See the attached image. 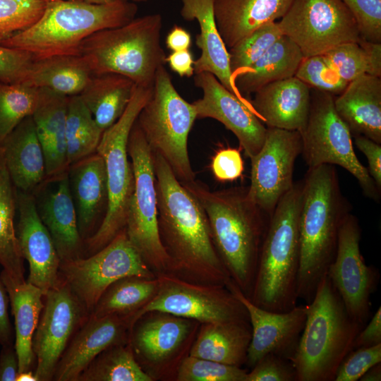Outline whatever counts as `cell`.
Listing matches in <instances>:
<instances>
[{
	"mask_svg": "<svg viewBox=\"0 0 381 381\" xmlns=\"http://www.w3.org/2000/svg\"><path fill=\"white\" fill-rule=\"evenodd\" d=\"M361 381H380L381 363H379L368 369L360 378Z\"/></svg>",
	"mask_w": 381,
	"mask_h": 381,
	"instance_id": "obj_58",
	"label": "cell"
},
{
	"mask_svg": "<svg viewBox=\"0 0 381 381\" xmlns=\"http://www.w3.org/2000/svg\"><path fill=\"white\" fill-rule=\"evenodd\" d=\"M181 183L200 202L220 260L249 298L270 219L267 221V214L248 198L247 189L210 191L195 181Z\"/></svg>",
	"mask_w": 381,
	"mask_h": 381,
	"instance_id": "obj_3",
	"label": "cell"
},
{
	"mask_svg": "<svg viewBox=\"0 0 381 381\" xmlns=\"http://www.w3.org/2000/svg\"><path fill=\"white\" fill-rule=\"evenodd\" d=\"M181 16L186 20H196L200 33L196 35L195 44L200 50V56L194 61V74L208 72L230 92L242 99L243 97L234 83L229 66V56L217 27L214 0H181Z\"/></svg>",
	"mask_w": 381,
	"mask_h": 381,
	"instance_id": "obj_25",
	"label": "cell"
},
{
	"mask_svg": "<svg viewBox=\"0 0 381 381\" xmlns=\"http://www.w3.org/2000/svg\"><path fill=\"white\" fill-rule=\"evenodd\" d=\"M0 278L6 286L14 317V345L18 357V373L30 370L35 361L32 341L44 307V293L26 280H13L4 270Z\"/></svg>",
	"mask_w": 381,
	"mask_h": 381,
	"instance_id": "obj_30",
	"label": "cell"
},
{
	"mask_svg": "<svg viewBox=\"0 0 381 381\" xmlns=\"http://www.w3.org/2000/svg\"><path fill=\"white\" fill-rule=\"evenodd\" d=\"M366 325V324H365ZM381 344V308H377L373 318L357 334L353 349L369 347Z\"/></svg>",
	"mask_w": 381,
	"mask_h": 381,
	"instance_id": "obj_52",
	"label": "cell"
},
{
	"mask_svg": "<svg viewBox=\"0 0 381 381\" xmlns=\"http://www.w3.org/2000/svg\"><path fill=\"white\" fill-rule=\"evenodd\" d=\"M334 97L315 89L311 91L308 118L300 133L303 159L308 168L322 164L342 167L357 179L366 197L379 200L380 191L355 153L352 135L335 110Z\"/></svg>",
	"mask_w": 381,
	"mask_h": 381,
	"instance_id": "obj_11",
	"label": "cell"
},
{
	"mask_svg": "<svg viewBox=\"0 0 381 381\" xmlns=\"http://www.w3.org/2000/svg\"><path fill=\"white\" fill-rule=\"evenodd\" d=\"M152 153L159 231L171 270L210 284L226 285L231 279L215 249L203 207L164 159Z\"/></svg>",
	"mask_w": 381,
	"mask_h": 381,
	"instance_id": "obj_1",
	"label": "cell"
},
{
	"mask_svg": "<svg viewBox=\"0 0 381 381\" xmlns=\"http://www.w3.org/2000/svg\"><path fill=\"white\" fill-rule=\"evenodd\" d=\"M277 23L304 57L361 40L356 20L341 0H293Z\"/></svg>",
	"mask_w": 381,
	"mask_h": 381,
	"instance_id": "obj_14",
	"label": "cell"
},
{
	"mask_svg": "<svg viewBox=\"0 0 381 381\" xmlns=\"http://www.w3.org/2000/svg\"><path fill=\"white\" fill-rule=\"evenodd\" d=\"M16 193L18 214L16 232L21 255L28 263L26 281L44 294L62 282L61 260L51 235L39 216L34 195L17 189Z\"/></svg>",
	"mask_w": 381,
	"mask_h": 381,
	"instance_id": "obj_20",
	"label": "cell"
},
{
	"mask_svg": "<svg viewBox=\"0 0 381 381\" xmlns=\"http://www.w3.org/2000/svg\"><path fill=\"white\" fill-rule=\"evenodd\" d=\"M195 85L203 95L193 102L197 118H212L222 123L237 138L249 158L255 155L265 139L267 127L254 112L248 99L226 89L212 73L194 74Z\"/></svg>",
	"mask_w": 381,
	"mask_h": 381,
	"instance_id": "obj_18",
	"label": "cell"
},
{
	"mask_svg": "<svg viewBox=\"0 0 381 381\" xmlns=\"http://www.w3.org/2000/svg\"><path fill=\"white\" fill-rule=\"evenodd\" d=\"M282 35L277 21L270 22L228 49L233 78L250 68Z\"/></svg>",
	"mask_w": 381,
	"mask_h": 381,
	"instance_id": "obj_41",
	"label": "cell"
},
{
	"mask_svg": "<svg viewBox=\"0 0 381 381\" xmlns=\"http://www.w3.org/2000/svg\"><path fill=\"white\" fill-rule=\"evenodd\" d=\"M19 371L14 344L2 346L0 351V381H16Z\"/></svg>",
	"mask_w": 381,
	"mask_h": 381,
	"instance_id": "obj_54",
	"label": "cell"
},
{
	"mask_svg": "<svg viewBox=\"0 0 381 381\" xmlns=\"http://www.w3.org/2000/svg\"><path fill=\"white\" fill-rule=\"evenodd\" d=\"M93 75L80 55H56L35 59L23 84L71 97L80 95Z\"/></svg>",
	"mask_w": 381,
	"mask_h": 381,
	"instance_id": "obj_33",
	"label": "cell"
},
{
	"mask_svg": "<svg viewBox=\"0 0 381 381\" xmlns=\"http://www.w3.org/2000/svg\"><path fill=\"white\" fill-rule=\"evenodd\" d=\"M249 320L205 323L190 356L241 367L251 339Z\"/></svg>",
	"mask_w": 381,
	"mask_h": 381,
	"instance_id": "obj_31",
	"label": "cell"
},
{
	"mask_svg": "<svg viewBox=\"0 0 381 381\" xmlns=\"http://www.w3.org/2000/svg\"><path fill=\"white\" fill-rule=\"evenodd\" d=\"M123 1H132V2H138V1H145L147 0H123Z\"/></svg>",
	"mask_w": 381,
	"mask_h": 381,
	"instance_id": "obj_61",
	"label": "cell"
},
{
	"mask_svg": "<svg viewBox=\"0 0 381 381\" xmlns=\"http://www.w3.org/2000/svg\"><path fill=\"white\" fill-rule=\"evenodd\" d=\"M153 297L130 318L131 329L150 312L191 318L203 323L248 320L243 305L222 285L195 284L162 274Z\"/></svg>",
	"mask_w": 381,
	"mask_h": 381,
	"instance_id": "obj_13",
	"label": "cell"
},
{
	"mask_svg": "<svg viewBox=\"0 0 381 381\" xmlns=\"http://www.w3.org/2000/svg\"><path fill=\"white\" fill-rule=\"evenodd\" d=\"M137 5L123 0L104 4L82 0H46L42 16L31 26L0 42L27 52L35 59L78 55L82 42L104 29L122 26L135 18Z\"/></svg>",
	"mask_w": 381,
	"mask_h": 381,
	"instance_id": "obj_4",
	"label": "cell"
},
{
	"mask_svg": "<svg viewBox=\"0 0 381 381\" xmlns=\"http://www.w3.org/2000/svg\"><path fill=\"white\" fill-rule=\"evenodd\" d=\"M91 4H104L114 2L116 0H82Z\"/></svg>",
	"mask_w": 381,
	"mask_h": 381,
	"instance_id": "obj_60",
	"label": "cell"
},
{
	"mask_svg": "<svg viewBox=\"0 0 381 381\" xmlns=\"http://www.w3.org/2000/svg\"><path fill=\"white\" fill-rule=\"evenodd\" d=\"M198 119L193 104L177 92L164 65L156 73L152 93L136 122L154 152L159 154L181 182L194 181L188 138Z\"/></svg>",
	"mask_w": 381,
	"mask_h": 381,
	"instance_id": "obj_9",
	"label": "cell"
},
{
	"mask_svg": "<svg viewBox=\"0 0 381 381\" xmlns=\"http://www.w3.org/2000/svg\"><path fill=\"white\" fill-rule=\"evenodd\" d=\"M245 381H296V373L290 360L270 353L247 373Z\"/></svg>",
	"mask_w": 381,
	"mask_h": 381,
	"instance_id": "obj_48",
	"label": "cell"
},
{
	"mask_svg": "<svg viewBox=\"0 0 381 381\" xmlns=\"http://www.w3.org/2000/svg\"><path fill=\"white\" fill-rule=\"evenodd\" d=\"M152 87L135 85L132 97L121 117L102 133L97 152L105 165L108 200L104 217L96 231L85 240V257L108 244L125 228L134 175L128 160V143L141 109L150 98Z\"/></svg>",
	"mask_w": 381,
	"mask_h": 381,
	"instance_id": "obj_8",
	"label": "cell"
},
{
	"mask_svg": "<svg viewBox=\"0 0 381 381\" xmlns=\"http://www.w3.org/2000/svg\"><path fill=\"white\" fill-rule=\"evenodd\" d=\"M9 298L0 278V345L14 344V334L8 314Z\"/></svg>",
	"mask_w": 381,
	"mask_h": 381,
	"instance_id": "obj_53",
	"label": "cell"
},
{
	"mask_svg": "<svg viewBox=\"0 0 381 381\" xmlns=\"http://www.w3.org/2000/svg\"><path fill=\"white\" fill-rule=\"evenodd\" d=\"M301 152L299 131L267 127L262 146L250 158V185L247 195L269 217L293 187L294 165Z\"/></svg>",
	"mask_w": 381,
	"mask_h": 381,
	"instance_id": "obj_17",
	"label": "cell"
},
{
	"mask_svg": "<svg viewBox=\"0 0 381 381\" xmlns=\"http://www.w3.org/2000/svg\"><path fill=\"white\" fill-rule=\"evenodd\" d=\"M0 155L16 189L32 194L45 181L44 156L32 116L23 119L4 139Z\"/></svg>",
	"mask_w": 381,
	"mask_h": 381,
	"instance_id": "obj_26",
	"label": "cell"
},
{
	"mask_svg": "<svg viewBox=\"0 0 381 381\" xmlns=\"http://www.w3.org/2000/svg\"><path fill=\"white\" fill-rule=\"evenodd\" d=\"M102 133L80 96L69 97L66 123L68 166L96 152Z\"/></svg>",
	"mask_w": 381,
	"mask_h": 381,
	"instance_id": "obj_38",
	"label": "cell"
},
{
	"mask_svg": "<svg viewBox=\"0 0 381 381\" xmlns=\"http://www.w3.org/2000/svg\"><path fill=\"white\" fill-rule=\"evenodd\" d=\"M194 61L189 49L171 52L165 58L170 68L181 77H191L194 75Z\"/></svg>",
	"mask_w": 381,
	"mask_h": 381,
	"instance_id": "obj_55",
	"label": "cell"
},
{
	"mask_svg": "<svg viewBox=\"0 0 381 381\" xmlns=\"http://www.w3.org/2000/svg\"><path fill=\"white\" fill-rule=\"evenodd\" d=\"M16 193L0 155V265L16 282L25 281L24 259L16 232Z\"/></svg>",
	"mask_w": 381,
	"mask_h": 381,
	"instance_id": "obj_36",
	"label": "cell"
},
{
	"mask_svg": "<svg viewBox=\"0 0 381 381\" xmlns=\"http://www.w3.org/2000/svg\"><path fill=\"white\" fill-rule=\"evenodd\" d=\"M46 0H0V42L34 24Z\"/></svg>",
	"mask_w": 381,
	"mask_h": 381,
	"instance_id": "obj_43",
	"label": "cell"
},
{
	"mask_svg": "<svg viewBox=\"0 0 381 381\" xmlns=\"http://www.w3.org/2000/svg\"><path fill=\"white\" fill-rule=\"evenodd\" d=\"M229 290L245 307L251 327L247 365L252 368L265 356L273 353L291 361L306 319V306H296L286 312L263 309L252 302L231 279Z\"/></svg>",
	"mask_w": 381,
	"mask_h": 381,
	"instance_id": "obj_19",
	"label": "cell"
},
{
	"mask_svg": "<svg viewBox=\"0 0 381 381\" xmlns=\"http://www.w3.org/2000/svg\"><path fill=\"white\" fill-rule=\"evenodd\" d=\"M334 107L351 135L381 144V77L362 75L334 97Z\"/></svg>",
	"mask_w": 381,
	"mask_h": 381,
	"instance_id": "obj_27",
	"label": "cell"
},
{
	"mask_svg": "<svg viewBox=\"0 0 381 381\" xmlns=\"http://www.w3.org/2000/svg\"><path fill=\"white\" fill-rule=\"evenodd\" d=\"M303 58L300 48L282 35L250 68L234 76V85L245 97L268 83L295 76Z\"/></svg>",
	"mask_w": 381,
	"mask_h": 381,
	"instance_id": "obj_32",
	"label": "cell"
},
{
	"mask_svg": "<svg viewBox=\"0 0 381 381\" xmlns=\"http://www.w3.org/2000/svg\"><path fill=\"white\" fill-rule=\"evenodd\" d=\"M306 306L305 325L291 359L296 381H334L363 327L350 317L327 273Z\"/></svg>",
	"mask_w": 381,
	"mask_h": 381,
	"instance_id": "obj_6",
	"label": "cell"
},
{
	"mask_svg": "<svg viewBox=\"0 0 381 381\" xmlns=\"http://www.w3.org/2000/svg\"><path fill=\"white\" fill-rule=\"evenodd\" d=\"M37 102L38 88L0 80V145L23 119L32 115Z\"/></svg>",
	"mask_w": 381,
	"mask_h": 381,
	"instance_id": "obj_40",
	"label": "cell"
},
{
	"mask_svg": "<svg viewBox=\"0 0 381 381\" xmlns=\"http://www.w3.org/2000/svg\"><path fill=\"white\" fill-rule=\"evenodd\" d=\"M16 381H37L35 373L30 370L18 373Z\"/></svg>",
	"mask_w": 381,
	"mask_h": 381,
	"instance_id": "obj_59",
	"label": "cell"
},
{
	"mask_svg": "<svg viewBox=\"0 0 381 381\" xmlns=\"http://www.w3.org/2000/svg\"><path fill=\"white\" fill-rule=\"evenodd\" d=\"M135 85L128 78L116 73L94 75L79 95L104 131L123 114Z\"/></svg>",
	"mask_w": 381,
	"mask_h": 381,
	"instance_id": "obj_34",
	"label": "cell"
},
{
	"mask_svg": "<svg viewBox=\"0 0 381 381\" xmlns=\"http://www.w3.org/2000/svg\"><path fill=\"white\" fill-rule=\"evenodd\" d=\"M381 363V344L351 350L341 363L334 381H357L373 365Z\"/></svg>",
	"mask_w": 381,
	"mask_h": 381,
	"instance_id": "obj_47",
	"label": "cell"
},
{
	"mask_svg": "<svg viewBox=\"0 0 381 381\" xmlns=\"http://www.w3.org/2000/svg\"><path fill=\"white\" fill-rule=\"evenodd\" d=\"M131 329L128 316L89 315L59 361L53 380L78 381L99 353L114 345L128 343V332Z\"/></svg>",
	"mask_w": 381,
	"mask_h": 381,
	"instance_id": "obj_21",
	"label": "cell"
},
{
	"mask_svg": "<svg viewBox=\"0 0 381 381\" xmlns=\"http://www.w3.org/2000/svg\"><path fill=\"white\" fill-rule=\"evenodd\" d=\"M68 97L48 88H38V102L32 115L42 146L46 179L68 170L66 123Z\"/></svg>",
	"mask_w": 381,
	"mask_h": 381,
	"instance_id": "obj_28",
	"label": "cell"
},
{
	"mask_svg": "<svg viewBox=\"0 0 381 381\" xmlns=\"http://www.w3.org/2000/svg\"><path fill=\"white\" fill-rule=\"evenodd\" d=\"M302 197L303 181L294 183L270 217L249 297L253 303L267 310H290L298 299Z\"/></svg>",
	"mask_w": 381,
	"mask_h": 381,
	"instance_id": "obj_5",
	"label": "cell"
},
{
	"mask_svg": "<svg viewBox=\"0 0 381 381\" xmlns=\"http://www.w3.org/2000/svg\"><path fill=\"white\" fill-rule=\"evenodd\" d=\"M247 370L238 366L190 356L179 365V381H245Z\"/></svg>",
	"mask_w": 381,
	"mask_h": 381,
	"instance_id": "obj_42",
	"label": "cell"
},
{
	"mask_svg": "<svg viewBox=\"0 0 381 381\" xmlns=\"http://www.w3.org/2000/svg\"><path fill=\"white\" fill-rule=\"evenodd\" d=\"M249 102L268 128L303 130L310 111L311 88L296 76L268 83Z\"/></svg>",
	"mask_w": 381,
	"mask_h": 381,
	"instance_id": "obj_23",
	"label": "cell"
},
{
	"mask_svg": "<svg viewBox=\"0 0 381 381\" xmlns=\"http://www.w3.org/2000/svg\"><path fill=\"white\" fill-rule=\"evenodd\" d=\"M323 56L347 83L369 73L367 53L359 41L341 44L324 54Z\"/></svg>",
	"mask_w": 381,
	"mask_h": 381,
	"instance_id": "obj_45",
	"label": "cell"
},
{
	"mask_svg": "<svg viewBox=\"0 0 381 381\" xmlns=\"http://www.w3.org/2000/svg\"><path fill=\"white\" fill-rule=\"evenodd\" d=\"M293 0H214L218 31L227 49L263 25L281 19Z\"/></svg>",
	"mask_w": 381,
	"mask_h": 381,
	"instance_id": "obj_29",
	"label": "cell"
},
{
	"mask_svg": "<svg viewBox=\"0 0 381 381\" xmlns=\"http://www.w3.org/2000/svg\"><path fill=\"white\" fill-rule=\"evenodd\" d=\"M359 43L367 53L369 75L381 77V42H369L361 38Z\"/></svg>",
	"mask_w": 381,
	"mask_h": 381,
	"instance_id": "obj_57",
	"label": "cell"
},
{
	"mask_svg": "<svg viewBox=\"0 0 381 381\" xmlns=\"http://www.w3.org/2000/svg\"><path fill=\"white\" fill-rule=\"evenodd\" d=\"M162 22L159 13H153L99 30L82 42L78 55L93 75L116 73L138 86L152 87L158 68L165 64L160 43Z\"/></svg>",
	"mask_w": 381,
	"mask_h": 381,
	"instance_id": "obj_7",
	"label": "cell"
},
{
	"mask_svg": "<svg viewBox=\"0 0 381 381\" xmlns=\"http://www.w3.org/2000/svg\"><path fill=\"white\" fill-rule=\"evenodd\" d=\"M34 60L27 52L0 44V80L9 84L23 83Z\"/></svg>",
	"mask_w": 381,
	"mask_h": 381,
	"instance_id": "obj_49",
	"label": "cell"
},
{
	"mask_svg": "<svg viewBox=\"0 0 381 381\" xmlns=\"http://www.w3.org/2000/svg\"><path fill=\"white\" fill-rule=\"evenodd\" d=\"M295 76L310 88L334 96L341 93L349 84L328 64L323 55L304 57Z\"/></svg>",
	"mask_w": 381,
	"mask_h": 381,
	"instance_id": "obj_44",
	"label": "cell"
},
{
	"mask_svg": "<svg viewBox=\"0 0 381 381\" xmlns=\"http://www.w3.org/2000/svg\"><path fill=\"white\" fill-rule=\"evenodd\" d=\"M136 361L130 343L119 344L99 353L78 381H152Z\"/></svg>",
	"mask_w": 381,
	"mask_h": 381,
	"instance_id": "obj_39",
	"label": "cell"
},
{
	"mask_svg": "<svg viewBox=\"0 0 381 381\" xmlns=\"http://www.w3.org/2000/svg\"><path fill=\"white\" fill-rule=\"evenodd\" d=\"M134 175L125 230L147 266L162 274L171 270L170 258L161 241L153 153L136 121L128 143Z\"/></svg>",
	"mask_w": 381,
	"mask_h": 381,
	"instance_id": "obj_10",
	"label": "cell"
},
{
	"mask_svg": "<svg viewBox=\"0 0 381 381\" xmlns=\"http://www.w3.org/2000/svg\"><path fill=\"white\" fill-rule=\"evenodd\" d=\"M59 274L90 314L103 293L117 280L133 276L154 278L129 241L125 228L96 253L61 262Z\"/></svg>",
	"mask_w": 381,
	"mask_h": 381,
	"instance_id": "obj_12",
	"label": "cell"
},
{
	"mask_svg": "<svg viewBox=\"0 0 381 381\" xmlns=\"http://www.w3.org/2000/svg\"><path fill=\"white\" fill-rule=\"evenodd\" d=\"M361 229L349 213L339 230L334 258L327 274L350 317L364 327L370 314V296L376 289L379 273L366 265L360 250Z\"/></svg>",
	"mask_w": 381,
	"mask_h": 381,
	"instance_id": "obj_16",
	"label": "cell"
},
{
	"mask_svg": "<svg viewBox=\"0 0 381 381\" xmlns=\"http://www.w3.org/2000/svg\"><path fill=\"white\" fill-rule=\"evenodd\" d=\"M158 288V279L126 277L113 283L103 293L90 316H128L146 304Z\"/></svg>",
	"mask_w": 381,
	"mask_h": 381,
	"instance_id": "obj_37",
	"label": "cell"
},
{
	"mask_svg": "<svg viewBox=\"0 0 381 381\" xmlns=\"http://www.w3.org/2000/svg\"><path fill=\"white\" fill-rule=\"evenodd\" d=\"M353 16L361 39L381 42V0H341Z\"/></svg>",
	"mask_w": 381,
	"mask_h": 381,
	"instance_id": "obj_46",
	"label": "cell"
},
{
	"mask_svg": "<svg viewBox=\"0 0 381 381\" xmlns=\"http://www.w3.org/2000/svg\"><path fill=\"white\" fill-rule=\"evenodd\" d=\"M214 176L219 181L237 180L244 171V162L241 151L234 147H223L214 155L211 162Z\"/></svg>",
	"mask_w": 381,
	"mask_h": 381,
	"instance_id": "obj_50",
	"label": "cell"
},
{
	"mask_svg": "<svg viewBox=\"0 0 381 381\" xmlns=\"http://www.w3.org/2000/svg\"><path fill=\"white\" fill-rule=\"evenodd\" d=\"M191 35L184 28L175 25L166 37L165 44L171 52L189 49L191 46Z\"/></svg>",
	"mask_w": 381,
	"mask_h": 381,
	"instance_id": "obj_56",
	"label": "cell"
},
{
	"mask_svg": "<svg viewBox=\"0 0 381 381\" xmlns=\"http://www.w3.org/2000/svg\"><path fill=\"white\" fill-rule=\"evenodd\" d=\"M142 322L130 343L145 359L159 362L167 358L187 337L190 324L183 318L164 313Z\"/></svg>",
	"mask_w": 381,
	"mask_h": 381,
	"instance_id": "obj_35",
	"label": "cell"
},
{
	"mask_svg": "<svg viewBox=\"0 0 381 381\" xmlns=\"http://www.w3.org/2000/svg\"><path fill=\"white\" fill-rule=\"evenodd\" d=\"M351 205L343 195L333 165L308 168L303 180L299 217L298 297L307 303L332 262L340 228Z\"/></svg>",
	"mask_w": 381,
	"mask_h": 381,
	"instance_id": "obj_2",
	"label": "cell"
},
{
	"mask_svg": "<svg viewBox=\"0 0 381 381\" xmlns=\"http://www.w3.org/2000/svg\"><path fill=\"white\" fill-rule=\"evenodd\" d=\"M79 231L86 240L97 229L107 210L108 193L104 162L95 152L71 164L67 170Z\"/></svg>",
	"mask_w": 381,
	"mask_h": 381,
	"instance_id": "obj_24",
	"label": "cell"
},
{
	"mask_svg": "<svg viewBox=\"0 0 381 381\" xmlns=\"http://www.w3.org/2000/svg\"><path fill=\"white\" fill-rule=\"evenodd\" d=\"M355 144L367 158L368 171L379 191L381 190V144L363 135L354 136Z\"/></svg>",
	"mask_w": 381,
	"mask_h": 381,
	"instance_id": "obj_51",
	"label": "cell"
},
{
	"mask_svg": "<svg viewBox=\"0 0 381 381\" xmlns=\"http://www.w3.org/2000/svg\"><path fill=\"white\" fill-rule=\"evenodd\" d=\"M35 203L39 216L55 245L61 262L85 257L76 212L71 193L67 171L45 179Z\"/></svg>",
	"mask_w": 381,
	"mask_h": 381,
	"instance_id": "obj_22",
	"label": "cell"
},
{
	"mask_svg": "<svg viewBox=\"0 0 381 381\" xmlns=\"http://www.w3.org/2000/svg\"><path fill=\"white\" fill-rule=\"evenodd\" d=\"M89 315L87 308L63 282L44 294V307L32 341L37 381L53 380L59 361Z\"/></svg>",
	"mask_w": 381,
	"mask_h": 381,
	"instance_id": "obj_15",
	"label": "cell"
}]
</instances>
